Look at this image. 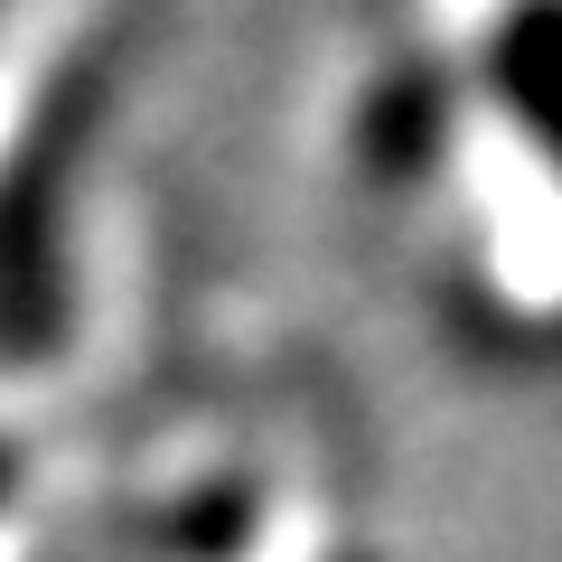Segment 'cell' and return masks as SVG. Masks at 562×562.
I'll return each instance as SVG.
<instances>
[{"instance_id":"obj_1","label":"cell","mask_w":562,"mask_h":562,"mask_svg":"<svg viewBox=\"0 0 562 562\" xmlns=\"http://www.w3.org/2000/svg\"><path fill=\"white\" fill-rule=\"evenodd\" d=\"M0 487H10V460H0Z\"/></svg>"}]
</instances>
